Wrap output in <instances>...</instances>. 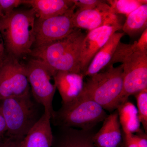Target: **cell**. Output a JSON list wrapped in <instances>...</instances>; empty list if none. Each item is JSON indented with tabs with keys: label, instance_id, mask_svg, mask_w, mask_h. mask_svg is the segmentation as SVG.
Instances as JSON below:
<instances>
[{
	"label": "cell",
	"instance_id": "6da1fadb",
	"mask_svg": "<svg viewBox=\"0 0 147 147\" xmlns=\"http://www.w3.org/2000/svg\"><path fill=\"white\" fill-rule=\"evenodd\" d=\"M86 35L81 29L75 28L63 39L32 49L30 55L45 63L56 72L82 73L80 56Z\"/></svg>",
	"mask_w": 147,
	"mask_h": 147
},
{
	"label": "cell",
	"instance_id": "7a4b0ae2",
	"mask_svg": "<svg viewBox=\"0 0 147 147\" xmlns=\"http://www.w3.org/2000/svg\"><path fill=\"white\" fill-rule=\"evenodd\" d=\"M36 16L32 9L13 11L0 19L5 51L18 59L30 54L35 40Z\"/></svg>",
	"mask_w": 147,
	"mask_h": 147
},
{
	"label": "cell",
	"instance_id": "3957f363",
	"mask_svg": "<svg viewBox=\"0 0 147 147\" xmlns=\"http://www.w3.org/2000/svg\"><path fill=\"white\" fill-rule=\"evenodd\" d=\"M119 62L123 67L121 104L128 100L130 96L147 89V52L140 50L137 41L132 44L121 41L108 66Z\"/></svg>",
	"mask_w": 147,
	"mask_h": 147
},
{
	"label": "cell",
	"instance_id": "277c9868",
	"mask_svg": "<svg viewBox=\"0 0 147 147\" xmlns=\"http://www.w3.org/2000/svg\"><path fill=\"white\" fill-rule=\"evenodd\" d=\"M108 116L100 105L83 92L75 100L62 103L61 107L54 112L51 119L60 127L90 130Z\"/></svg>",
	"mask_w": 147,
	"mask_h": 147
},
{
	"label": "cell",
	"instance_id": "5b68a950",
	"mask_svg": "<svg viewBox=\"0 0 147 147\" xmlns=\"http://www.w3.org/2000/svg\"><path fill=\"white\" fill-rule=\"evenodd\" d=\"M123 84V65H110L105 71L90 76L85 82L84 92L104 110L112 112L120 105Z\"/></svg>",
	"mask_w": 147,
	"mask_h": 147
},
{
	"label": "cell",
	"instance_id": "8992f818",
	"mask_svg": "<svg viewBox=\"0 0 147 147\" xmlns=\"http://www.w3.org/2000/svg\"><path fill=\"white\" fill-rule=\"evenodd\" d=\"M0 109L5 121V134L23 139L38 121V108L30 93L1 100Z\"/></svg>",
	"mask_w": 147,
	"mask_h": 147
},
{
	"label": "cell",
	"instance_id": "52a82bcc",
	"mask_svg": "<svg viewBox=\"0 0 147 147\" xmlns=\"http://www.w3.org/2000/svg\"><path fill=\"white\" fill-rule=\"evenodd\" d=\"M26 66L29 84L35 100L44 108V113L51 118L54 114L53 102L57 88L51 80L56 71L37 59L29 61Z\"/></svg>",
	"mask_w": 147,
	"mask_h": 147
},
{
	"label": "cell",
	"instance_id": "ba28073f",
	"mask_svg": "<svg viewBox=\"0 0 147 147\" xmlns=\"http://www.w3.org/2000/svg\"><path fill=\"white\" fill-rule=\"evenodd\" d=\"M26 66L17 59L6 57L0 66V101L30 93Z\"/></svg>",
	"mask_w": 147,
	"mask_h": 147
},
{
	"label": "cell",
	"instance_id": "9c48e42d",
	"mask_svg": "<svg viewBox=\"0 0 147 147\" xmlns=\"http://www.w3.org/2000/svg\"><path fill=\"white\" fill-rule=\"evenodd\" d=\"M76 7L65 13L45 19L36 18L35 24V48L47 45L67 36L76 28L72 16Z\"/></svg>",
	"mask_w": 147,
	"mask_h": 147
},
{
	"label": "cell",
	"instance_id": "30bf717a",
	"mask_svg": "<svg viewBox=\"0 0 147 147\" xmlns=\"http://www.w3.org/2000/svg\"><path fill=\"white\" fill-rule=\"evenodd\" d=\"M72 22L76 28L84 29L89 32L105 25L120 23L118 16L113 13L106 1L96 8H78L72 16Z\"/></svg>",
	"mask_w": 147,
	"mask_h": 147
},
{
	"label": "cell",
	"instance_id": "8fae6325",
	"mask_svg": "<svg viewBox=\"0 0 147 147\" xmlns=\"http://www.w3.org/2000/svg\"><path fill=\"white\" fill-rule=\"evenodd\" d=\"M122 27L121 23L105 25L90 31L86 34L80 56V68L83 75L96 54L114 33L121 30Z\"/></svg>",
	"mask_w": 147,
	"mask_h": 147
},
{
	"label": "cell",
	"instance_id": "7c38bea8",
	"mask_svg": "<svg viewBox=\"0 0 147 147\" xmlns=\"http://www.w3.org/2000/svg\"><path fill=\"white\" fill-rule=\"evenodd\" d=\"M84 75L66 71H57L54 76V83L62 98V103L75 100L84 92Z\"/></svg>",
	"mask_w": 147,
	"mask_h": 147
},
{
	"label": "cell",
	"instance_id": "4fadbf2b",
	"mask_svg": "<svg viewBox=\"0 0 147 147\" xmlns=\"http://www.w3.org/2000/svg\"><path fill=\"white\" fill-rule=\"evenodd\" d=\"M116 110L103 121L102 127L94 134L93 141L95 147H123V139Z\"/></svg>",
	"mask_w": 147,
	"mask_h": 147
},
{
	"label": "cell",
	"instance_id": "5bb4252c",
	"mask_svg": "<svg viewBox=\"0 0 147 147\" xmlns=\"http://www.w3.org/2000/svg\"><path fill=\"white\" fill-rule=\"evenodd\" d=\"M51 119V117L44 112L22 140L20 147H52L54 135Z\"/></svg>",
	"mask_w": 147,
	"mask_h": 147
},
{
	"label": "cell",
	"instance_id": "9a60e30c",
	"mask_svg": "<svg viewBox=\"0 0 147 147\" xmlns=\"http://www.w3.org/2000/svg\"><path fill=\"white\" fill-rule=\"evenodd\" d=\"M54 136L52 147H94V133L92 130H84L70 127H60Z\"/></svg>",
	"mask_w": 147,
	"mask_h": 147
},
{
	"label": "cell",
	"instance_id": "2e32d148",
	"mask_svg": "<svg viewBox=\"0 0 147 147\" xmlns=\"http://www.w3.org/2000/svg\"><path fill=\"white\" fill-rule=\"evenodd\" d=\"M124 35V33L116 32L111 36L95 55L84 74V76H92L108 66L121 39Z\"/></svg>",
	"mask_w": 147,
	"mask_h": 147
},
{
	"label": "cell",
	"instance_id": "e0dca14e",
	"mask_svg": "<svg viewBox=\"0 0 147 147\" xmlns=\"http://www.w3.org/2000/svg\"><path fill=\"white\" fill-rule=\"evenodd\" d=\"M24 4L31 7L39 19L61 15L75 6L72 0H24Z\"/></svg>",
	"mask_w": 147,
	"mask_h": 147
},
{
	"label": "cell",
	"instance_id": "ac0fdd59",
	"mask_svg": "<svg viewBox=\"0 0 147 147\" xmlns=\"http://www.w3.org/2000/svg\"><path fill=\"white\" fill-rule=\"evenodd\" d=\"M117 110L123 133L138 134L143 131L140 128L137 108L133 103L127 100L119 105Z\"/></svg>",
	"mask_w": 147,
	"mask_h": 147
},
{
	"label": "cell",
	"instance_id": "d6986e66",
	"mask_svg": "<svg viewBox=\"0 0 147 147\" xmlns=\"http://www.w3.org/2000/svg\"><path fill=\"white\" fill-rule=\"evenodd\" d=\"M147 29V3L142 5L127 16L121 30L125 34L134 37Z\"/></svg>",
	"mask_w": 147,
	"mask_h": 147
},
{
	"label": "cell",
	"instance_id": "ffe728a7",
	"mask_svg": "<svg viewBox=\"0 0 147 147\" xmlns=\"http://www.w3.org/2000/svg\"><path fill=\"white\" fill-rule=\"evenodd\" d=\"M106 1L113 13L126 16L140 6L147 3L146 0H110Z\"/></svg>",
	"mask_w": 147,
	"mask_h": 147
},
{
	"label": "cell",
	"instance_id": "44dd1931",
	"mask_svg": "<svg viewBox=\"0 0 147 147\" xmlns=\"http://www.w3.org/2000/svg\"><path fill=\"white\" fill-rule=\"evenodd\" d=\"M137 101L138 117L142 124L145 132H147V89L134 95Z\"/></svg>",
	"mask_w": 147,
	"mask_h": 147
},
{
	"label": "cell",
	"instance_id": "7402d4cb",
	"mask_svg": "<svg viewBox=\"0 0 147 147\" xmlns=\"http://www.w3.org/2000/svg\"><path fill=\"white\" fill-rule=\"evenodd\" d=\"M24 0H0V6L4 16L13 12L14 9L21 4H24Z\"/></svg>",
	"mask_w": 147,
	"mask_h": 147
},
{
	"label": "cell",
	"instance_id": "603a6c76",
	"mask_svg": "<svg viewBox=\"0 0 147 147\" xmlns=\"http://www.w3.org/2000/svg\"><path fill=\"white\" fill-rule=\"evenodd\" d=\"M76 7L82 9L96 8L105 1L101 0H72Z\"/></svg>",
	"mask_w": 147,
	"mask_h": 147
},
{
	"label": "cell",
	"instance_id": "cb8c5ba5",
	"mask_svg": "<svg viewBox=\"0 0 147 147\" xmlns=\"http://www.w3.org/2000/svg\"><path fill=\"white\" fill-rule=\"evenodd\" d=\"M23 139L9 136L5 134L0 137V147H20Z\"/></svg>",
	"mask_w": 147,
	"mask_h": 147
},
{
	"label": "cell",
	"instance_id": "d4e9b609",
	"mask_svg": "<svg viewBox=\"0 0 147 147\" xmlns=\"http://www.w3.org/2000/svg\"><path fill=\"white\" fill-rule=\"evenodd\" d=\"M124 147H139L134 137V134L130 133L122 134Z\"/></svg>",
	"mask_w": 147,
	"mask_h": 147
},
{
	"label": "cell",
	"instance_id": "484cf974",
	"mask_svg": "<svg viewBox=\"0 0 147 147\" xmlns=\"http://www.w3.org/2000/svg\"><path fill=\"white\" fill-rule=\"evenodd\" d=\"M137 41L140 50L143 52H147V29L142 33Z\"/></svg>",
	"mask_w": 147,
	"mask_h": 147
},
{
	"label": "cell",
	"instance_id": "4316f807",
	"mask_svg": "<svg viewBox=\"0 0 147 147\" xmlns=\"http://www.w3.org/2000/svg\"><path fill=\"white\" fill-rule=\"evenodd\" d=\"M5 48L0 26V66L2 65L5 59Z\"/></svg>",
	"mask_w": 147,
	"mask_h": 147
},
{
	"label": "cell",
	"instance_id": "83f0119b",
	"mask_svg": "<svg viewBox=\"0 0 147 147\" xmlns=\"http://www.w3.org/2000/svg\"><path fill=\"white\" fill-rule=\"evenodd\" d=\"M7 131L5 121L1 113L0 109V137H2Z\"/></svg>",
	"mask_w": 147,
	"mask_h": 147
},
{
	"label": "cell",
	"instance_id": "f1b7e54d",
	"mask_svg": "<svg viewBox=\"0 0 147 147\" xmlns=\"http://www.w3.org/2000/svg\"><path fill=\"white\" fill-rule=\"evenodd\" d=\"M4 16V14L3 13L1 8V6H0V19L3 18Z\"/></svg>",
	"mask_w": 147,
	"mask_h": 147
},
{
	"label": "cell",
	"instance_id": "f546056e",
	"mask_svg": "<svg viewBox=\"0 0 147 147\" xmlns=\"http://www.w3.org/2000/svg\"></svg>",
	"mask_w": 147,
	"mask_h": 147
}]
</instances>
